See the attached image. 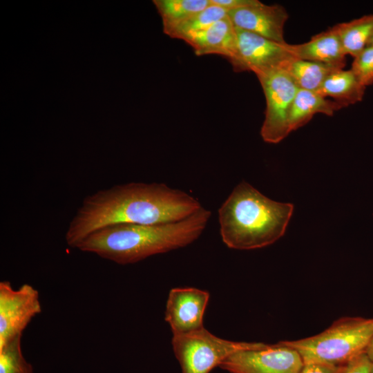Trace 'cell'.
Masks as SVG:
<instances>
[{
	"label": "cell",
	"instance_id": "cell-10",
	"mask_svg": "<svg viewBox=\"0 0 373 373\" xmlns=\"http://www.w3.org/2000/svg\"><path fill=\"white\" fill-rule=\"evenodd\" d=\"M209 293L195 287L170 290L166 305L165 321L173 334H184L204 327L203 318Z\"/></svg>",
	"mask_w": 373,
	"mask_h": 373
},
{
	"label": "cell",
	"instance_id": "cell-18",
	"mask_svg": "<svg viewBox=\"0 0 373 373\" xmlns=\"http://www.w3.org/2000/svg\"><path fill=\"white\" fill-rule=\"evenodd\" d=\"M162 18L163 32L186 20L211 5L210 0H153Z\"/></svg>",
	"mask_w": 373,
	"mask_h": 373
},
{
	"label": "cell",
	"instance_id": "cell-22",
	"mask_svg": "<svg viewBox=\"0 0 373 373\" xmlns=\"http://www.w3.org/2000/svg\"><path fill=\"white\" fill-rule=\"evenodd\" d=\"M372 366L373 362L365 352L347 363L342 373H371Z\"/></svg>",
	"mask_w": 373,
	"mask_h": 373
},
{
	"label": "cell",
	"instance_id": "cell-20",
	"mask_svg": "<svg viewBox=\"0 0 373 373\" xmlns=\"http://www.w3.org/2000/svg\"><path fill=\"white\" fill-rule=\"evenodd\" d=\"M21 336L0 347V373H33L32 365L22 353Z\"/></svg>",
	"mask_w": 373,
	"mask_h": 373
},
{
	"label": "cell",
	"instance_id": "cell-3",
	"mask_svg": "<svg viewBox=\"0 0 373 373\" xmlns=\"http://www.w3.org/2000/svg\"><path fill=\"white\" fill-rule=\"evenodd\" d=\"M293 211L292 204L272 200L243 181L218 209L222 242L239 250L270 245L284 235Z\"/></svg>",
	"mask_w": 373,
	"mask_h": 373
},
{
	"label": "cell",
	"instance_id": "cell-5",
	"mask_svg": "<svg viewBox=\"0 0 373 373\" xmlns=\"http://www.w3.org/2000/svg\"><path fill=\"white\" fill-rule=\"evenodd\" d=\"M171 343L182 373H209L236 352L260 349L267 345L223 339L204 327L188 333L173 334Z\"/></svg>",
	"mask_w": 373,
	"mask_h": 373
},
{
	"label": "cell",
	"instance_id": "cell-6",
	"mask_svg": "<svg viewBox=\"0 0 373 373\" xmlns=\"http://www.w3.org/2000/svg\"><path fill=\"white\" fill-rule=\"evenodd\" d=\"M257 77L266 99L260 135L265 142L277 144L290 133L289 114L298 88L291 77L281 68Z\"/></svg>",
	"mask_w": 373,
	"mask_h": 373
},
{
	"label": "cell",
	"instance_id": "cell-4",
	"mask_svg": "<svg viewBox=\"0 0 373 373\" xmlns=\"http://www.w3.org/2000/svg\"><path fill=\"white\" fill-rule=\"evenodd\" d=\"M373 338V318L346 316L314 336L280 343L294 349L303 363L345 365L365 353Z\"/></svg>",
	"mask_w": 373,
	"mask_h": 373
},
{
	"label": "cell",
	"instance_id": "cell-1",
	"mask_svg": "<svg viewBox=\"0 0 373 373\" xmlns=\"http://www.w3.org/2000/svg\"><path fill=\"white\" fill-rule=\"evenodd\" d=\"M202 207L192 195L163 183L116 185L84 198L69 224L66 240L75 248L88 235L107 226L175 222Z\"/></svg>",
	"mask_w": 373,
	"mask_h": 373
},
{
	"label": "cell",
	"instance_id": "cell-14",
	"mask_svg": "<svg viewBox=\"0 0 373 373\" xmlns=\"http://www.w3.org/2000/svg\"><path fill=\"white\" fill-rule=\"evenodd\" d=\"M344 107L343 104L328 99L317 92L298 88L289 114L290 133L304 126L317 113L331 116Z\"/></svg>",
	"mask_w": 373,
	"mask_h": 373
},
{
	"label": "cell",
	"instance_id": "cell-17",
	"mask_svg": "<svg viewBox=\"0 0 373 373\" xmlns=\"http://www.w3.org/2000/svg\"><path fill=\"white\" fill-rule=\"evenodd\" d=\"M335 26L345 55L354 58L368 46L373 36V14Z\"/></svg>",
	"mask_w": 373,
	"mask_h": 373
},
{
	"label": "cell",
	"instance_id": "cell-27",
	"mask_svg": "<svg viewBox=\"0 0 373 373\" xmlns=\"http://www.w3.org/2000/svg\"><path fill=\"white\" fill-rule=\"evenodd\" d=\"M371 373H373V366H372V372H371Z\"/></svg>",
	"mask_w": 373,
	"mask_h": 373
},
{
	"label": "cell",
	"instance_id": "cell-24",
	"mask_svg": "<svg viewBox=\"0 0 373 373\" xmlns=\"http://www.w3.org/2000/svg\"><path fill=\"white\" fill-rule=\"evenodd\" d=\"M256 0H210L211 3L222 8L227 12L247 6L255 2Z\"/></svg>",
	"mask_w": 373,
	"mask_h": 373
},
{
	"label": "cell",
	"instance_id": "cell-19",
	"mask_svg": "<svg viewBox=\"0 0 373 373\" xmlns=\"http://www.w3.org/2000/svg\"><path fill=\"white\" fill-rule=\"evenodd\" d=\"M227 11L211 3L205 9L186 20L164 32L172 38L184 40L187 37L200 32L215 22L227 17Z\"/></svg>",
	"mask_w": 373,
	"mask_h": 373
},
{
	"label": "cell",
	"instance_id": "cell-7",
	"mask_svg": "<svg viewBox=\"0 0 373 373\" xmlns=\"http://www.w3.org/2000/svg\"><path fill=\"white\" fill-rule=\"evenodd\" d=\"M236 34V52L229 60L236 72L251 71L258 76L282 68L285 62L296 58L287 42H276L238 28Z\"/></svg>",
	"mask_w": 373,
	"mask_h": 373
},
{
	"label": "cell",
	"instance_id": "cell-11",
	"mask_svg": "<svg viewBox=\"0 0 373 373\" xmlns=\"http://www.w3.org/2000/svg\"><path fill=\"white\" fill-rule=\"evenodd\" d=\"M227 16L236 28L286 43L284 26L288 13L280 5H267L256 0L250 5L228 11Z\"/></svg>",
	"mask_w": 373,
	"mask_h": 373
},
{
	"label": "cell",
	"instance_id": "cell-25",
	"mask_svg": "<svg viewBox=\"0 0 373 373\" xmlns=\"http://www.w3.org/2000/svg\"><path fill=\"white\" fill-rule=\"evenodd\" d=\"M366 354L371 361L373 362V338L367 349Z\"/></svg>",
	"mask_w": 373,
	"mask_h": 373
},
{
	"label": "cell",
	"instance_id": "cell-21",
	"mask_svg": "<svg viewBox=\"0 0 373 373\" xmlns=\"http://www.w3.org/2000/svg\"><path fill=\"white\" fill-rule=\"evenodd\" d=\"M365 87L373 84V46H367L354 57L350 68Z\"/></svg>",
	"mask_w": 373,
	"mask_h": 373
},
{
	"label": "cell",
	"instance_id": "cell-9",
	"mask_svg": "<svg viewBox=\"0 0 373 373\" xmlns=\"http://www.w3.org/2000/svg\"><path fill=\"white\" fill-rule=\"evenodd\" d=\"M303 364L297 351L279 342L236 352L219 367L229 373H300Z\"/></svg>",
	"mask_w": 373,
	"mask_h": 373
},
{
	"label": "cell",
	"instance_id": "cell-12",
	"mask_svg": "<svg viewBox=\"0 0 373 373\" xmlns=\"http://www.w3.org/2000/svg\"><path fill=\"white\" fill-rule=\"evenodd\" d=\"M198 56L220 55L231 59L236 52V28L227 17L184 39Z\"/></svg>",
	"mask_w": 373,
	"mask_h": 373
},
{
	"label": "cell",
	"instance_id": "cell-15",
	"mask_svg": "<svg viewBox=\"0 0 373 373\" xmlns=\"http://www.w3.org/2000/svg\"><path fill=\"white\" fill-rule=\"evenodd\" d=\"M365 88L351 69L343 68L332 72L317 93L326 98L331 97L346 107L361 102Z\"/></svg>",
	"mask_w": 373,
	"mask_h": 373
},
{
	"label": "cell",
	"instance_id": "cell-26",
	"mask_svg": "<svg viewBox=\"0 0 373 373\" xmlns=\"http://www.w3.org/2000/svg\"><path fill=\"white\" fill-rule=\"evenodd\" d=\"M368 46H373V36L372 37V38H371V39H370V42H369Z\"/></svg>",
	"mask_w": 373,
	"mask_h": 373
},
{
	"label": "cell",
	"instance_id": "cell-2",
	"mask_svg": "<svg viewBox=\"0 0 373 373\" xmlns=\"http://www.w3.org/2000/svg\"><path fill=\"white\" fill-rule=\"evenodd\" d=\"M211 215L210 211L202 207L175 222L113 224L90 233L75 248L119 265L133 264L191 244L202 233Z\"/></svg>",
	"mask_w": 373,
	"mask_h": 373
},
{
	"label": "cell",
	"instance_id": "cell-16",
	"mask_svg": "<svg viewBox=\"0 0 373 373\" xmlns=\"http://www.w3.org/2000/svg\"><path fill=\"white\" fill-rule=\"evenodd\" d=\"M281 69L291 77L298 88L317 92L332 72L343 68L296 57L285 62Z\"/></svg>",
	"mask_w": 373,
	"mask_h": 373
},
{
	"label": "cell",
	"instance_id": "cell-8",
	"mask_svg": "<svg viewBox=\"0 0 373 373\" xmlns=\"http://www.w3.org/2000/svg\"><path fill=\"white\" fill-rule=\"evenodd\" d=\"M39 291L29 284L12 288L0 282V347L22 335L32 319L41 313Z\"/></svg>",
	"mask_w": 373,
	"mask_h": 373
},
{
	"label": "cell",
	"instance_id": "cell-13",
	"mask_svg": "<svg viewBox=\"0 0 373 373\" xmlns=\"http://www.w3.org/2000/svg\"><path fill=\"white\" fill-rule=\"evenodd\" d=\"M295 57L343 68L346 55L335 26L318 33L310 40L300 44L291 45Z\"/></svg>",
	"mask_w": 373,
	"mask_h": 373
},
{
	"label": "cell",
	"instance_id": "cell-23",
	"mask_svg": "<svg viewBox=\"0 0 373 373\" xmlns=\"http://www.w3.org/2000/svg\"><path fill=\"white\" fill-rule=\"evenodd\" d=\"M345 365L309 362L303 364L300 373H342Z\"/></svg>",
	"mask_w": 373,
	"mask_h": 373
}]
</instances>
